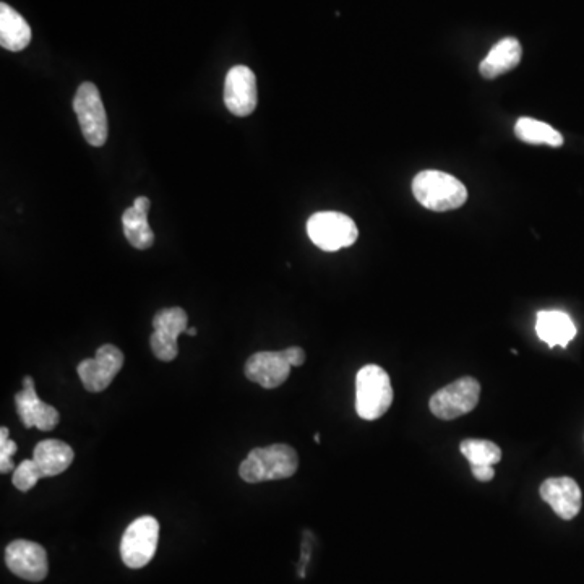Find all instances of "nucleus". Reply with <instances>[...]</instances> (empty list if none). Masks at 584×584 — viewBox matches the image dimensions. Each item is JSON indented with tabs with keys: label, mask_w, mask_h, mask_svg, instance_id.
Instances as JSON below:
<instances>
[{
	"label": "nucleus",
	"mask_w": 584,
	"mask_h": 584,
	"mask_svg": "<svg viewBox=\"0 0 584 584\" xmlns=\"http://www.w3.org/2000/svg\"><path fill=\"white\" fill-rule=\"evenodd\" d=\"M299 468V456L294 448L284 443L255 448L239 466V476L249 484L281 481L294 476Z\"/></svg>",
	"instance_id": "1"
},
{
	"label": "nucleus",
	"mask_w": 584,
	"mask_h": 584,
	"mask_svg": "<svg viewBox=\"0 0 584 584\" xmlns=\"http://www.w3.org/2000/svg\"><path fill=\"white\" fill-rule=\"evenodd\" d=\"M413 194L422 207L432 211L456 210L468 200L463 182L442 171L419 172L414 177Z\"/></svg>",
	"instance_id": "2"
},
{
	"label": "nucleus",
	"mask_w": 584,
	"mask_h": 584,
	"mask_svg": "<svg viewBox=\"0 0 584 584\" xmlns=\"http://www.w3.org/2000/svg\"><path fill=\"white\" fill-rule=\"evenodd\" d=\"M393 403L390 375L375 364L365 365L356 375V411L364 421H377Z\"/></svg>",
	"instance_id": "3"
},
{
	"label": "nucleus",
	"mask_w": 584,
	"mask_h": 584,
	"mask_svg": "<svg viewBox=\"0 0 584 584\" xmlns=\"http://www.w3.org/2000/svg\"><path fill=\"white\" fill-rule=\"evenodd\" d=\"M307 234L318 249L325 252L351 247L359 237V229L349 216L336 211H322L310 216Z\"/></svg>",
	"instance_id": "4"
},
{
	"label": "nucleus",
	"mask_w": 584,
	"mask_h": 584,
	"mask_svg": "<svg viewBox=\"0 0 584 584\" xmlns=\"http://www.w3.org/2000/svg\"><path fill=\"white\" fill-rule=\"evenodd\" d=\"M73 109L86 142L96 148L108 142V116L98 86L90 82L78 86L77 95L73 99Z\"/></svg>",
	"instance_id": "5"
},
{
	"label": "nucleus",
	"mask_w": 584,
	"mask_h": 584,
	"mask_svg": "<svg viewBox=\"0 0 584 584\" xmlns=\"http://www.w3.org/2000/svg\"><path fill=\"white\" fill-rule=\"evenodd\" d=\"M479 396H481V385L476 378L463 377L438 390L430 398V411L438 419L453 421L464 414L471 413L479 403Z\"/></svg>",
	"instance_id": "6"
},
{
	"label": "nucleus",
	"mask_w": 584,
	"mask_h": 584,
	"mask_svg": "<svg viewBox=\"0 0 584 584\" xmlns=\"http://www.w3.org/2000/svg\"><path fill=\"white\" fill-rule=\"evenodd\" d=\"M159 541V523L153 516L137 518L125 529L121 541L122 562L129 568H143L153 560Z\"/></svg>",
	"instance_id": "7"
},
{
	"label": "nucleus",
	"mask_w": 584,
	"mask_h": 584,
	"mask_svg": "<svg viewBox=\"0 0 584 584\" xmlns=\"http://www.w3.org/2000/svg\"><path fill=\"white\" fill-rule=\"evenodd\" d=\"M189 328V317L181 307L159 310L153 318L150 336L151 351L159 361L171 362L179 356L177 340Z\"/></svg>",
	"instance_id": "8"
},
{
	"label": "nucleus",
	"mask_w": 584,
	"mask_h": 584,
	"mask_svg": "<svg viewBox=\"0 0 584 584\" xmlns=\"http://www.w3.org/2000/svg\"><path fill=\"white\" fill-rule=\"evenodd\" d=\"M124 353L114 344H104L96 351L93 359H85L78 365V377L85 390L101 393L114 382L116 375L124 367Z\"/></svg>",
	"instance_id": "9"
},
{
	"label": "nucleus",
	"mask_w": 584,
	"mask_h": 584,
	"mask_svg": "<svg viewBox=\"0 0 584 584\" xmlns=\"http://www.w3.org/2000/svg\"><path fill=\"white\" fill-rule=\"evenodd\" d=\"M5 563L13 575L20 576L26 581L38 583L48 576V554L38 542L25 539L10 542L5 549Z\"/></svg>",
	"instance_id": "10"
},
{
	"label": "nucleus",
	"mask_w": 584,
	"mask_h": 584,
	"mask_svg": "<svg viewBox=\"0 0 584 584\" xmlns=\"http://www.w3.org/2000/svg\"><path fill=\"white\" fill-rule=\"evenodd\" d=\"M257 77L247 65H236L224 80V104L237 117H247L257 109Z\"/></svg>",
	"instance_id": "11"
},
{
	"label": "nucleus",
	"mask_w": 584,
	"mask_h": 584,
	"mask_svg": "<svg viewBox=\"0 0 584 584\" xmlns=\"http://www.w3.org/2000/svg\"><path fill=\"white\" fill-rule=\"evenodd\" d=\"M17 413L26 429L48 430L56 429L61 422V414L51 404L44 403L36 393L33 377L23 378V390L15 395Z\"/></svg>",
	"instance_id": "12"
},
{
	"label": "nucleus",
	"mask_w": 584,
	"mask_h": 584,
	"mask_svg": "<svg viewBox=\"0 0 584 584\" xmlns=\"http://www.w3.org/2000/svg\"><path fill=\"white\" fill-rule=\"evenodd\" d=\"M291 369L284 351H262L249 357L245 364V377L260 387L273 390L288 380Z\"/></svg>",
	"instance_id": "13"
},
{
	"label": "nucleus",
	"mask_w": 584,
	"mask_h": 584,
	"mask_svg": "<svg viewBox=\"0 0 584 584\" xmlns=\"http://www.w3.org/2000/svg\"><path fill=\"white\" fill-rule=\"evenodd\" d=\"M539 494L562 520H573L580 513L583 495L572 477H550L542 484Z\"/></svg>",
	"instance_id": "14"
},
{
	"label": "nucleus",
	"mask_w": 584,
	"mask_h": 584,
	"mask_svg": "<svg viewBox=\"0 0 584 584\" xmlns=\"http://www.w3.org/2000/svg\"><path fill=\"white\" fill-rule=\"evenodd\" d=\"M150 208V198L138 197L135 198L134 207L125 210L122 215L125 237L138 250L150 249L155 242V232L148 224Z\"/></svg>",
	"instance_id": "15"
},
{
	"label": "nucleus",
	"mask_w": 584,
	"mask_h": 584,
	"mask_svg": "<svg viewBox=\"0 0 584 584\" xmlns=\"http://www.w3.org/2000/svg\"><path fill=\"white\" fill-rule=\"evenodd\" d=\"M537 336L547 346L567 348L576 336V327L570 315L560 310H542L537 314Z\"/></svg>",
	"instance_id": "16"
},
{
	"label": "nucleus",
	"mask_w": 584,
	"mask_h": 584,
	"mask_svg": "<svg viewBox=\"0 0 584 584\" xmlns=\"http://www.w3.org/2000/svg\"><path fill=\"white\" fill-rule=\"evenodd\" d=\"M523 57V48L516 38H503L490 49L486 59L479 65V72L486 80H494L503 73L516 69Z\"/></svg>",
	"instance_id": "17"
},
{
	"label": "nucleus",
	"mask_w": 584,
	"mask_h": 584,
	"mask_svg": "<svg viewBox=\"0 0 584 584\" xmlns=\"http://www.w3.org/2000/svg\"><path fill=\"white\" fill-rule=\"evenodd\" d=\"M73 458H75V453L72 447L54 438L39 442L33 451V460L38 464L43 477L59 476L64 473L70 468Z\"/></svg>",
	"instance_id": "18"
},
{
	"label": "nucleus",
	"mask_w": 584,
	"mask_h": 584,
	"mask_svg": "<svg viewBox=\"0 0 584 584\" xmlns=\"http://www.w3.org/2000/svg\"><path fill=\"white\" fill-rule=\"evenodd\" d=\"M31 28L25 18L10 5L0 4V44L7 51L18 52L30 44Z\"/></svg>",
	"instance_id": "19"
},
{
	"label": "nucleus",
	"mask_w": 584,
	"mask_h": 584,
	"mask_svg": "<svg viewBox=\"0 0 584 584\" xmlns=\"http://www.w3.org/2000/svg\"><path fill=\"white\" fill-rule=\"evenodd\" d=\"M515 135L521 142L529 143V145H549L554 148L563 145L560 132L546 122L536 121L531 117H521L520 121L516 122Z\"/></svg>",
	"instance_id": "20"
},
{
	"label": "nucleus",
	"mask_w": 584,
	"mask_h": 584,
	"mask_svg": "<svg viewBox=\"0 0 584 584\" xmlns=\"http://www.w3.org/2000/svg\"><path fill=\"white\" fill-rule=\"evenodd\" d=\"M460 450L471 466H495L502 460V450L490 440L468 438L461 442Z\"/></svg>",
	"instance_id": "21"
},
{
	"label": "nucleus",
	"mask_w": 584,
	"mask_h": 584,
	"mask_svg": "<svg viewBox=\"0 0 584 584\" xmlns=\"http://www.w3.org/2000/svg\"><path fill=\"white\" fill-rule=\"evenodd\" d=\"M39 479H43V474L39 471L35 460L22 461L13 471V486L20 492H30L33 487H36Z\"/></svg>",
	"instance_id": "22"
},
{
	"label": "nucleus",
	"mask_w": 584,
	"mask_h": 584,
	"mask_svg": "<svg viewBox=\"0 0 584 584\" xmlns=\"http://www.w3.org/2000/svg\"><path fill=\"white\" fill-rule=\"evenodd\" d=\"M17 443L9 438V429L2 427L0 429V473L9 474L15 471L12 456L17 453Z\"/></svg>",
	"instance_id": "23"
},
{
	"label": "nucleus",
	"mask_w": 584,
	"mask_h": 584,
	"mask_svg": "<svg viewBox=\"0 0 584 584\" xmlns=\"http://www.w3.org/2000/svg\"><path fill=\"white\" fill-rule=\"evenodd\" d=\"M284 356H286V359H288L289 364H291L292 367H301L305 362L304 349L297 348V346L284 349Z\"/></svg>",
	"instance_id": "24"
},
{
	"label": "nucleus",
	"mask_w": 584,
	"mask_h": 584,
	"mask_svg": "<svg viewBox=\"0 0 584 584\" xmlns=\"http://www.w3.org/2000/svg\"><path fill=\"white\" fill-rule=\"evenodd\" d=\"M471 473L476 477L477 481L489 482L494 479V466H471Z\"/></svg>",
	"instance_id": "25"
},
{
	"label": "nucleus",
	"mask_w": 584,
	"mask_h": 584,
	"mask_svg": "<svg viewBox=\"0 0 584 584\" xmlns=\"http://www.w3.org/2000/svg\"><path fill=\"white\" fill-rule=\"evenodd\" d=\"M185 333H187V335L189 336H195L197 335V328L189 327L187 328V331H185Z\"/></svg>",
	"instance_id": "26"
},
{
	"label": "nucleus",
	"mask_w": 584,
	"mask_h": 584,
	"mask_svg": "<svg viewBox=\"0 0 584 584\" xmlns=\"http://www.w3.org/2000/svg\"><path fill=\"white\" fill-rule=\"evenodd\" d=\"M315 443H320V434H315Z\"/></svg>",
	"instance_id": "27"
}]
</instances>
